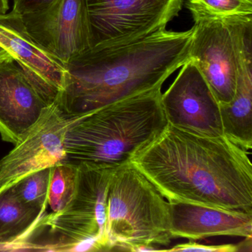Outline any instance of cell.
I'll return each instance as SVG.
<instances>
[{"instance_id":"1","label":"cell","mask_w":252,"mask_h":252,"mask_svg":"<svg viewBox=\"0 0 252 252\" xmlns=\"http://www.w3.org/2000/svg\"><path fill=\"white\" fill-rule=\"evenodd\" d=\"M132 163L168 201L252 213L249 152L225 136H202L168 125Z\"/></svg>"},{"instance_id":"2","label":"cell","mask_w":252,"mask_h":252,"mask_svg":"<svg viewBox=\"0 0 252 252\" xmlns=\"http://www.w3.org/2000/svg\"><path fill=\"white\" fill-rule=\"evenodd\" d=\"M193 29L164 30L123 43L93 47L70 59L58 101L74 117L161 88L189 59Z\"/></svg>"},{"instance_id":"3","label":"cell","mask_w":252,"mask_h":252,"mask_svg":"<svg viewBox=\"0 0 252 252\" xmlns=\"http://www.w3.org/2000/svg\"><path fill=\"white\" fill-rule=\"evenodd\" d=\"M161 94L156 88L70 117L66 160L113 170L131 163L168 126Z\"/></svg>"},{"instance_id":"4","label":"cell","mask_w":252,"mask_h":252,"mask_svg":"<svg viewBox=\"0 0 252 252\" xmlns=\"http://www.w3.org/2000/svg\"><path fill=\"white\" fill-rule=\"evenodd\" d=\"M77 187L60 212L45 214L9 251L110 252L107 195L113 169L78 164Z\"/></svg>"},{"instance_id":"5","label":"cell","mask_w":252,"mask_h":252,"mask_svg":"<svg viewBox=\"0 0 252 252\" xmlns=\"http://www.w3.org/2000/svg\"><path fill=\"white\" fill-rule=\"evenodd\" d=\"M107 217L111 251L160 252L173 239L169 201L132 162L112 174Z\"/></svg>"},{"instance_id":"6","label":"cell","mask_w":252,"mask_h":252,"mask_svg":"<svg viewBox=\"0 0 252 252\" xmlns=\"http://www.w3.org/2000/svg\"><path fill=\"white\" fill-rule=\"evenodd\" d=\"M184 0H85L91 48L123 43L166 29Z\"/></svg>"},{"instance_id":"7","label":"cell","mask_w":252,"mask_h":252,"mask_svg":"<svg viewBox=\"0 0 252 252\" xmlns=\"http://www.w3.org/2000/svg\"><path fill=\"white\" fill-rule=\"evenodd\" d=\"M234 18L197 19L192 27L189 59L220 104L231 102L235 94L238 48Z\"/></svg>"},{"instance_id":"8","label":"cell","mask_w":252,"mask_h":252,"mask_svg":"<svg viewBox=\"0 0 252 252\" xmlns=\"http://www.w3.org/2000/svg\"><path fill=\"white\" fill-rule=\"evenodd\" d=\"M161 104L170 126L202 136H224L219 102L190 59L161 94Z\"/></svg>"},{"instance_id":"9","label":"cell","mask_w":252,"mask_h":252,"mask_svg":"<svg viewBox=\"0 0 252 252\" xmlns=\"http://www.w3.org/2000/svg\"><path fill=\"white\" fill-rule=\"evenodd\" d=\"M70 117L56 101L8 155L0 160V187L66 160L64 141Z\"/></svg>"},{"instance_id":"10","label":"cell","mask_w":252,"mask_h":252,"mask_svg":"<svg viewBox=\"0 0 252 252\" xmlns=\"http://www.w3.org/2000/svg\"><path fill=\"white\" fill-rule=\"evenodd\" d=\"M22 19L31 38L64 64L91 48L85 0H54Z\"/></svg>"},{"instance_id":"11","label":"cell","mask_w":252,"mask_h":252,"mask_svg":"<svg viewBox=\"0 0 252 252\" xmlns=\"http://www.w3.org/2000/svg\"><path fill=\"white\" fill-rule=\"evenodd\" d=\"M51 104L14 59L0 62V135L4 141L20 142Z\"/></svg>"},{"instance_id":"12","label":"cell","mask_w":252,"mask_h":252,"mask_svg":"<svg viewBox=\"0 0 252 252\" xmlns=\"http://www.w3.org/2000/svg\"><path fill=\"white\" fill-rule=\"evenodd\" d=\"M0 45L51 104L57 101L64 86L65 66L31 38L22 16L13 11L0 14Z\"/></svg>"},{"instance_id":"13","label":"cell","mask_w":252,"mask_h":252,"mask_svg":"<svg viewBox=\"0 0 252 252\" xmlns=\"http://www.w3.org/2000/svg\"><path fill=\"white\" fill-rule=\"evenodd\" d=\"M238 57L235 94L220 104L224 136L249 152L252 148V23L235 26Z\"/></svg>"},{"instance_id":"14","label":"cell","mask_w":252,"mask_h":252,"mask_svg":"<svg viewBox=\"0 0 252 252\" xmlns=\"http://www.w3.org/2000/svg\"><path fill=\"white\" fill-rule=\"evenodd\" d=\"M172 238L200 240L218 236L252 237V213L169 201Z\"/></svg>"},{"instance_id":"15","label":"cell","mask_w":252,"mask_h":252,"mask_svg":"<svg viewBox=\"0 0 252 252\" xmlns=\"http://www.w3.org/2000/svg\"><path fill=\"white\" fill-rule=\"evenodd\" d=\"M45 212L23 204L11 185L0 187V251L23 238Z\"/></svg>"},{"instance_id":"16","label":"cell","mask_w":252,"mask_h":252,"mask_svg":"<svg viewBox=\"0 0 252 252\" xmlns=\"http://www.w3.org/2000/svg\"><path fill=\"white\" fill-rule=\"evenodd\" d=\"M79 166L67 160H63L52 167L48 206L51 212L63 210L73 198L77 187Z\"/></svg>"},{"instance_id":"17","label":"cell","mask_w":252,"mask_h":252,"mask_svg":"<svg viewBox=\"0 0 252 252\" xmlns=\"http://www.w3.org/2000/svg\"><path fill=\"white\" fill-rule=\"evenodd\" d=\"M52 167L32 172L11 185L14 194L23 204L46 210Z\"/></svg>"},{"instance_id":"18","label":"cell","mask_w":252,"mask_h":252,"mask_svg":"<svg viewBox=\"0 0 252 252\" xmlns=\"http://www.w3.org/2000/svg\"><path fill=\"white\" fill-rule=\"evenodd\" d=\"M193 19H221L252 16L249 0H187Z\"/></svg>"},{"instance_id":"19","label":"cell","mask_w":252,"mask_h":252,"mask_svg":"<svg viewBox=\"0 0 252 252\" xmlns=\"http://www.w3.org/2000/svg\"><path fill=\"white\" fill-rule=\"evenodd\" d=\"M160 252H237L238 248L235 244L209 246V245L200 244L190 240L189 243L176 245L172 249H160Z\"/></svg>"},{"instance_id":"20","label":"cell","mask_w":252,"mask_h":252,"mask_svg":"<svg viewBox=\"0 0 252 252\" xmlns=\"http://www.w3.org/2000/svg\"><path fill=\"white\" fill-rule=\"evenodd\" d=\"M13 11L20 16L42 11L51 5L54 0H13Z\"/></svg>"},{"instance_id":"21","label":"cell","mask_w":252,"mask_h":252,"mask_svg":"<svg viewBox=\"0 0 252 252\" xmlns=\"http://www.w3.org/2000/svg\"><path fill=\"white\" fill-rule=\"evenodd\" d=\"M10 59L14 58L6 49H5L2 45H0V62L10 60Z\"/></svg>"},{"instance_id":"22","label":"cell","mask_w":252,"mask_h":252,"mask_svg":"<svg viewBox=\"0 0 252 252\" xmlns=\"http://www.w3.org/2000/svg\"><path fill=\"white\" fill-rule=\"evenodd\" d=\"M8 9V0H0V14H6Z\"/></svg>"},{"instance_id":"23","label":"cell","mask_w":252,"mask_h":252,"mask_svg":"<svg viewBox=\"0 0 252 252\" xmlns=\"http://www.w3.org/2000/svg\"><path fill=\"white\" fill-rule=\"evenodd\" d=\"M249 1H251V2H252V0H249Z\"/></svg>"}]
</instances>
